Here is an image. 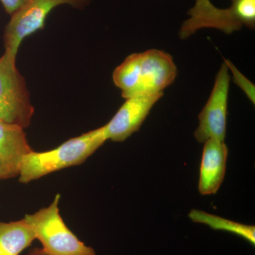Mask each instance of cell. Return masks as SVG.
Masks as SVG:
<instances>
[{
	"instance_id": "cell-1",
	"label": "cell",
	"mask_w": 255,
	"mask_h": 255,
	"mask_svg": "<svg viewBox=\"0 0 255 255\" xmlns=\"http://www.w3.org/2000/svg\"><path fill=\"white\" fill-rule=\"evenodd\" d=\"M177 75L173 58L162 50L152 49L128 56L114 70L113 81L127 99L132 96L163 93Z\"/></svg>"
},
{
	"instance_id": "cell-2",
	"label": "cell",
	"mask_w": 255,
	"mask_h": 255,
	"mask_svg": "<svg viewBox=\"0 0 255 255\" xmlns=\"http://www.w3.org/2000/svg\"><path fill=\"white\" fill-rule=\"evenodd\" d=\"M107 140L103 126L69 139L53 150H32L23 157L18 180L26 184L60 169L81 164Z\"/></svg>"
},
{
	"instance_id": "cell-3",
	"label": "cell",
	"mask_w": 255,
	"mask_h": 255,
	"mask_svg": "<svg viewBox=\"0 0 255 255\" xmlns=\"http://www.w3.org/2000/svg\"><path fill=\"white\" fill-rule=\"evenodd\" d=\"M60 194H57L49 206L23 219L41 242L42 249L51 255H96L95 250L80 241L65 225L60 214Z\"/></svg>"
},
{
	"instance_id": "cell-4",
	"label": "cell",
	"mask_w": 255,
	"mask_h": 255,
	"mask_svg": "<svg viewBox=\"0 0 255 255\" xmlns=\"http://www.w3.org/2000/svg\"><path fill=\"white\" fill-rule=\"evenodd\" d=\"M16 58L6 51L0 57V120L25 128L31 124L34 108Z\"/></svg>"
},
{
	"instance_id": "cell-5",
	"label": "cell",
	"mask_w": 255,
	"mask_h": 255,
	"mask_svg": "<svg viewBox=\"0 0 255 255\" xmlns=\"http://www.w3.org/2000/svg\"><path fill=\"white\" fill-rule=\"evenodd\" d=\"M91 0H28L22 7L11 15L5 28V51L16 56L25 38L44 27L48 14L56 6L68 4L82 9Z\"/></svg>"
},
{
	"instance_id": "cell-6",
	"label": "cell",
	"mask_w": 255,
	"mask_h": 255,
	"mask_svg": "<svg viewBox=\"0 0 255 255\" xmlns=\"http://www.w3.org/2000/svg\"><path fill=\"white\" fill-rule=\"evenodd\" d=\"M228 70L224 62L216 75L209 100L199 115V125L194 132V137L199 142H205L209 139L225 142L231 81Z\"/></svg>"
},
{
	"instance_id": "cell-7",
	"label": "cell",
	"mask_w": 255,
	"mask_h": 255,
	"mask_svg": "<svg viewBox=\"0 0 255 255\" xmlns=\"http://www.w3.org/2000/svg\"><path fill=\"white\" fill-rule=\"evenodd\" d=\"M163 93L132 96L126 99L117 114L104 126L107 140L123 142L137 131Z\"/></svg>"
},
{
	"instance_id": "cell-8",
	"label": "cell",
	"mask_w": 255,
	"mask_h": 255,
	"mask_svg": "<svg viewBox=\"0 0 255 255\" xmlns=\"http://www.w3.org/2000/svg\"><path fill=\"white\" fill-rule=\"evenodd\" d=\"M190 18L183 23L179 37L187 39L200 28H215L227 34L241 29L242 24L236 6L219 9L210 0H196V4L188 12Z\"/></svg>"
},
{
	"instance_id": "cell-9",
	"label": "cell",
	"mask_w": 255,
	"mask_h": 255,
	"mask_svg": "<svg viewBox=\"0 0 255 255\" xmlns=\"http://www.w3.org/2000/svg\"><path fill=\"white\" fill-rule=\"evenodd\" d=\"M31 151L23 128L0 120V179L19 175L23 157Z\"/></svg>"
},
{
	"instance_id": "cell-10",
	"label": "cell",
	"mask_w": 255,
	"mask_h": 255,
	"mask_svg": "<svg viewBox=\"0 0 255 255\" xmlns=\"http://www.w3.org/2000/svg\"><path fill=\"white\" fill-rule=\"evenodd\" d=\"M204 143L199 190L202 195H211L219 191L224 179L228 148L225 142L215 139Z\"/></svg>"
},
{
	"instance_id": "cell-11",
	"label": "cell",
	"mask_w": 255,
	"mask_h": 255,
	"mask_svg": "<svg viewBox=\"0 0 255 255\" xmlns=\"http://www.w3.org/2000/svg\"><path fill=\"white\" fill-rule=\"evenodd\" d=\"M34 240V233L24 220L0 221V255H19Z\"/></svg>"
},
{
	"instance_id": "cell-12",
	"label": "cell",
	"mask_w": 255,
	"mask_h": 255,
	"mask_svg": "<svg viewBox=\"0 0 255 255\" xmlns=\"http://www.w3.org/2000/svg\"><path fill=\"white\" fill-rule=\"evenodd\" d=\"M189 216L191 221L194 222L207 225L214 230L228 231V232L237 235L255 246V226L234 222V221L223 219L215 215L209 214L199 210H192Z\"/></svg>"
},
{
	"instance_id": "cell-13",
	"label": "cell",
	"mask_w": 255,
	"mask_h": 255,
	"mask_svg": "<svg viewBox=\"0 0 255 255\" xmlns=\"http://www.w3.org/2000/svg\"><path fill=\"white\" fill-rule=\"evenodd\" d=\"M236 6L243 26L254 29L255 26V0H235Z\"/></svg>"
},
{
	"instance_id": "cell-14",
	"label": "cell",
	"mask_w": 255,
	"mask_h": 255,
	"mask_svg": "<svg viewBox=\"0 0 255 255\" xmlns=\"http://www.w3.org/2000/svg\"><path fill=\"white\" fill-rule=\"evenodd\" d=\"M224 62L228 65V69L232 71L233 81L241 87L242 90H243L248 96V98L251 100L252 102H253V104H255V85L250 82L243 74L241 73V72L231 63V61L224 60Z\"/></svg>"
},
{
	"instance_id": "cell-15",
	"label": "cell",
	"mask_w": 255,
	"mask_h": 255,
	"mask_svg": "<svg viewBox=\"0 0 255 255\" xmlns=\"http://www.w3.org/2000/svg\"><path fill=\"white\" fill-rule=\"evenodd\" d=\"M8 14L12 15L27 2L28 0H0Z\"/></svg>"
},
{
	"instance_id": "cell-16",
	"label": "cell",
	"mask_w": 255,
	"mask_h": 255,
	"mask_svg": "<svg viewBox=\"0 0 255 255\" xmlns=\"http://www.w3.org/2000/svg\"><path fill=\"white\" fill-rule=\"evenodd\" d=\"M26 255H51L47 253L46 251H43L42 248H33L31 251L28 252Z\"/></svg>"
},
{
	"instance_id": "cell-17",
	"label": "cell",
	"mask_w": 255,
	"mask_h": 255,
	"mask_svg": "<svg viewBox=\"0 0 255 255\" xmlns=\"http://www.w3.org/2000/svg\"><path fill=\"white\" fill-rule=\"evenodd\" d=\"M235 1V0H231V1Z\"/></svg>"
},
{
	"instance_id": "cell-18",
	"label": "cell",
	"mask_w": 255,
	"mask_h": 255,
	"mask_svg": "<svg viewBox=\"0 0 255 255\" xmlns=\"http://www.w3.org/2000/svg\"></svg>"
}]
</instances>
